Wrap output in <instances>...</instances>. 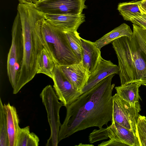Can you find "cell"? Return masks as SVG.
I'll use <instances>...</instances> for the list:
<instances>
[{
  "instance_id": "16",
  "label": "cell",
  "mask_w": 146,
  "mask_h": 146,
  "mask_svg": "<svg viewBox=\"0 0 146 146\" xmlns=\"http://www.w3.org/2000/svg\"><path fill=\"white\" fill-rule=\"evenodd\" d=\"M133 34V31L130 27L124 23L104 35L94 43L96 46L100 50L102 47L117 38L124 36L131 37Z\"/></svg>"
},
{
  "instance_id": "6",
  "label": "cell",
  "mask_w": 146,
  "mask_h": 146,
  "mask_svg": "<svg viewBox=\"0 0 146 146\" xmlns=\"http://www.w3.org/2000/svg\"><path fill=\"white\" fill-rule=\"evenodd\" d=\"M11 32L12 42L8 54L7 70L9 80L13 89L18 80L23 56L22 27L18 11L13 23Z\"/></svg>"
},
{
  "instance_id": "21",
  "label": "cell",
  "mask_w": 146,
  "mask_h": 146,
  "mask_svg": "<svg viewBox=\"0 0 146 146\" xmlns=\"http://www.w3.org/2000/svg\"><path fill=\"white\" fill-rule=\"evenodd\" d=\"M71 48L80 62H82V48L81 37L77 31L66 33Z\"/></svg>"
},
{
  "instance_id": "28",
  "label": "cell",
  "mask_w": 146,
  "mask_h": 146,
  "mask_svg": "<svg viewBox=\"0 0 146 146\" xmlns=\"http://www.w3.org/2000/svg\"><path fill=\"white\" fill-rule=\"evenodd\" d=\"M42 0H36V1H42Z\"/></svg>"
},
{
  "instance_id": "4",
  "label": "cell",
  "mask_w": 146,
  "mask_h": 146,
  "mask_svg": "<svg viewBox=\"0 0 146 146\" xmlns=\"http://www.w3.org/2000/svg\"><path fill=\"white\" fill-rule=\"evenodd\" d=\"M35 30L56 66L70 65L80 62L71 48L66 33L53 26L44 16L36 21Z\"/></svg>"
},
{
  "instance_id": "26",
  "label": "cell",
  "mask_w": 146,
  "mask_h": 146,
  "mask_svg": "<svg viewBox=\"0 0 146 146\" xmlns=\"http://www.w3.org/2000/svg\"><path fill=\"white\" fill-rule=\"evenodd\" d=\"M77 145V146H94V145H92V144H82V143H79V144H78V145Z\"/></svg>"
},
{
  "instance_id": "20",
  "label": "cell",
  "mask_w": 146,
  "mask_h": 146,
  "mask_svg": "<svg viewBox=\"0 0 146 146\" xmlns=\"http://www.w3.org/2000/svg\"><path fill=\"white\" fill-rule=\"evenodd\" d=\"M39 139L38 136L30 131L29 126L20 128L16 146H38Z\"/></svg>"
},
{
  "instance_id": "29",
  "label": "cell",
  "mask_w": 146,
  "mask_h": 146,
  "mask_svg": "<svg viewBox=\"0 0 146 146\" xmlns=\"http://www.w3.org/2000/svg\"><path fill=\"white\" fill-rule=\"evenodd\" d=\"M145 86H146V84L145 85Z\"/></svg>"
},
{
  "instance_id": "17",
  "label": "cell",
  "mask_w": 146,
  "mask_h": 146,
  "mask_svg": "<svg viewBox=\"0 0 146 146\" xmlns=\"http://www.w3.org/2000/svg\"><path fill=\"white\" fill-rule=\"evenodd\" d=\"M141 84L138 82H132L115 87L117 94L122 99L134 105L139 104L140 99L139 89Z\"/></svg>"
},
{
  "instance_id": "12",
  "label": "cell",
  "mask_w": 146,
  "mask_h": 146,
  "mask_svg": "<svg viewBox=\"0 0 146 146\" xmlns=\"http://www.w3.org/2000/svg\"><path fill=\"white\" fill-rule=\"evenodd\" d=\"M118 66L102 57L96 70L90 74L86 84L82 90V93L89 90L105 78L113 74H119Z\"/></svg>"
},
{
  "instance_id": "25",
  "label": "cell",
  "mask_w": 146,
  "mask_h": 146,
  "mask_svg": "<svg viewBox=\"0 0 146 146\" xmlns=\"http://www.w3.org/2000/svg\"><path fill=\"white\" fill-rule=\"evenodd\" d=\"M139 7L141 13L146 15V0H142Z\"/></svg>"
},
{
  "instance_id": "23",
  "label": "cell",
  "mask_w": 146,
  "mask_h": 146,
  "mask_svg": "<svg viewBox=\"0 0 146 146\" xmlns=\"http://www.w3.org/2000/svg\"><path fill=\"white\" fill-rule=\"evenodd\" d=\"M136 135L140 146H146V117L139 115L136 125Z\"/></svg>"
},
{
  "instance_id": "1",
  "label": "cell",
  "mask_w": 146,
  "mask_h": 146,
  "mask_svg": "<svg viewBox=\"0 0 146 146\" xmlns=\"http://www.w3.org/2000/svg\"><path fill=\"white\" fill-rule=\"evenodd\" d=\"M115 74L107 77L66 107V115L60 128L59 142L88 128L107 126L112 118V92L115 84L111 83Z\"/></svg>"
},
{
  "instance_id": "15",
  "label": "cell",
  "mask_w": 146,
  "mask_h": 146,
  "mask_svg": "<svg viewBox=\"0 0 146 146\" xmlns=\"http://www.w3.org/2000/svg\"><path fill=\"white\" fill-rule=\"evenodd\" d=\"M6 115L9 146H16L18 133L20 128L19 120L15 108L9 103L4 104Z\"/></svg>"
},
{
  "instance_id": "5",
  "label": "cell",
  "mask_w": 146,
  "mask_h": 146,
  "mask_svg": "<svg viewBox=\"0 0 146 146\" xmlns=\"http://www.w3.org/2000/svg\"><path fill=\"white\" fill-rule=\"evenodd\" d=\"M111 123L106 128L94 129L89 136L90 143L92 144L109 138L108 141H103L98 145L140 146L136 135L133 131L116 122Z\"/></svg>"
},
{
  "instance_id": "22",
  "label": "cell",
  "mask_w": 146,
  "mask_h": 146,
  "mask_svg": "<svg viewBox=\"0 0 146 146\" xmlns=\"http://www.w3.org/2000/svg\"><path fill=\"white\" fill-rule=\"evenodd\" d=\"M0 146H9L7 120L4 105L0 98Z\"/></svg>"
},
{
  "instance_id": "24",
  "label": "cell",
  "mask_w": 146,
  "mask_h": 146,
  "mask_svg": "<svg viewBox=\"0 0 146 146\" xmlns=\"http://www.w3.org/2000/svg\"><path fill=\"white\" fill-rule=\"evenodd\" d=\"M129 21L146 30V15L141 13L132 16Z\"/></svg>"
},
{
  "instance_id": "14",
  "label": "cell",
  "mask_w": 146,
  "mask_h": 146,
  "mask_svg": "<svg viewBox=\"0 0 146 146\" xmlns=\"http://www.w3.org/2000/svg\"><path fill=\"white\" fill-rule=\"evenodd\" d=\"M82 48V62L90 74L96 70L102 57L100 50L92 42L81 38Z\"/></svg>"
},
{
  "instance_id": "10",
  "label": "cell",
  "mask_w": 146,
  "mask_h": 146,
  "mask_svg": "<svg viewBox=\"0 0 146 146\" xmlns=\"http://www.w3.org/2000/svg\"><path fill=\"white\" fill-rule=\"evenodd\" d=\"M53 88L58 98L66 107L83 93L76 90L59 67L55 66L52 78Z\"/></svg>"
},
{
  "instance_id": "18",
  "label": "cell",
  "mask_w": 146,
  "mask_h": 146,
  "mask_svg": "<svg viewBox=\"0 0 146 146\" xmlns=\"http://www.w3.org/2000/svg\"><path fill=\"white\" fill-rule=\"evenodd\" d=\"M55 66L53 59L44 48L38 55L37 74H44L52 79Z\"/></svg>"
},
{
  "instance_id": "9",
  "label": "cell",
  "mask_w": 146,
  "mask_h": 146,
  "mask_svg": "<svg viewBox=\"0 0 146 146\" xmlns=\"http://www.w3.org/2000/svg\"><path fill=\"white\" fill-rule=\"evenodd\" d=\"M86 0H43L34 3L35 8L44 14L78 15L87 8Z\"/></svg>"
},
{
  "instance_id": "13",
  "label": "cell",
  "mask_w": 146,
  "mask_h": 146,
  "mask_svg": "<svg viewBox=\"0 0 146 146\" xmlns=\"http://www.w3.org/2000/svg\"><path fill=\"white\" fill-rule=\"evenodd\" d=\"M58 66L74 88L78 91L82 92L86 84L90 75L82 62Z\"/></svg>"
},
{
  "instance_id": "3",
  "label": "cell",
  "mask_w": 146,
  "mask_h": 146,
  "mask_svg": "<svg viewBox=\"0 0 146 146\" xmlns=\"http://www.w3.org/2000/svg\"><path fill=\"white\" fill-rule=\"evenodd\" d=\"M17 10L22 27L23 56L18 80L13 89L14 94L18 93L37 74L38 55L44 48L36 34L35 25L44 14L37 10L33 3H19Z\"/></svg>"
},
{
  "instance_id": "7",
  "label": "cell",
  "mask_w": 146,
  "mask_h": 146,
  "mask_svg": "<svg viewBox=\"0 0 146 146\" xmlns=\"http://www.w3.org/2000/svg\"><path fill=\"white\" fill-rule=\"evenodd\" d=\"M47 113L48 121L50 129V136L47 140L46 146H57L58 134L61 124L59 112L64 104L58 101L54 89L49 85L45 86L40 94Z\"/></svg>"
},
{
  "instance_id": "19",
  "label": "cell",
  "mask_w": 146,
  "mask_h": 146,
  "mask_svg": "<svg viewBox=\"0 0 146 146\" xmlns=\"http://www.w3.org/2000/svg\"><path fill=\"white\" fill-rule=\"evenodd\" d=\"M141 1L135 0L119 3L117 9L124 20L129 21L132 16L142 13L139 7Z\"/></svg>"
},
{
  "instance_id": "27",
  "label": "cell",
  "mask_w": 146,
  "mask_h": 146,
  "mask_svg": "<svg viewBox=\"0 0 146 146\" xmlns=\"http://www.w3.org/2000/svg\"><path fill=\"white\" fill-rule=\"evenodd\" d=\"M31 1L33 2L35 1L36 0H30Z\"/></svg>"
},
{
  "instance_id": "11",
  "label": "cell",
  "mask_w": 146,
  "mask_h": 146,
  "mask_svg": "<svg viewBox=\"0 0 146 146\" xmlns=\"http://www.w3.org/2000/svg\"><path fill=\"white\" fill-rule=\"evenodd\" d=\"M44 14L46 20L54 27L65 33L77 31L85 21V14L82 13L75 15Z\"/></svg>"
},
{
  "instance_id": "8",
  "label": "cell",
  "mask_w": 146,
  "mask_h": 146,
  "mask_svg": "<svg viewBox=\"0 0 146 146\" xmlns=\"http://www.w3.org/2000/svg\"><path fill=\"white\" fill-rule=\"evenodd\" d=\"M141 110L139 104H131L116 93L113 96V112L111 121L133 131L136 134V125Z\"/></svg>"
},
{
  "instance_id": "2",
  "label": "cell",
  "mask_w": 146,
  "mask_h": 146,
  "mask_svg": "<svg viewBox=\"0 0 146 146\" xmlns=\"http://www.w3.org/2000/svg\"><path fill=\"white\" fill-rule=\"evenodd\" d=\"M133 34L111 43L117 58L121 85L146 84V30L133 24Z\"/></svg>"
}]
</instances>
